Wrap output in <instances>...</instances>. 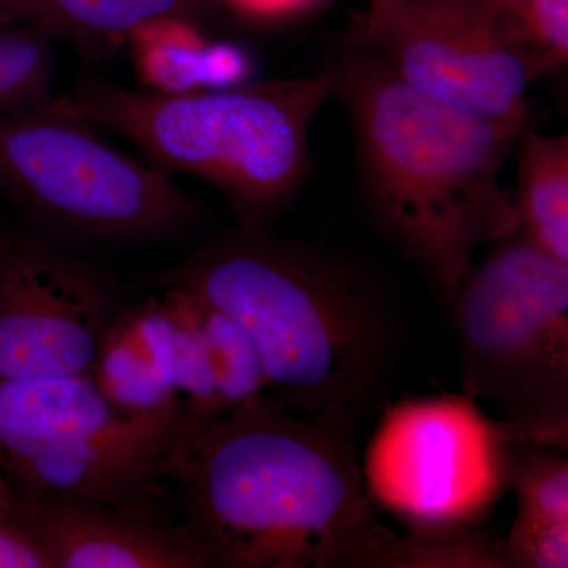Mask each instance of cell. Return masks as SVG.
Masks as SVG:
<instances>
[{
    "label": "cell",
    "instance_id": "6da1fadb",
    "mask_svg": "<svg viewBox=\"0 0 568 568\" xmlns=\"http://www.w3.org/2000/svg\"><path fill=\"white\" fill-rule=\"evenodd\" d=\"M364 422L256 395L175 450V510L212 568H398L402 536L365 488Z\"/></svg>",
    "mask_w": 568,
    "mask_h": 568
},
{
    "label": "cell",
    "instance_id": "7a4b0ae2",
    "mask_svg": "<svg viewBox=\"0 0 568 568\" xmlns=\"http://www.w3.org/2000/svg\"><path fill=\"white\" fill-rule=\"evenodd\" d=\"M138 283L197 295L241 325L265 395L284 409L338 407L366 418L386 398L398 312L383 283L345 254L237 223Z\"/></svg>",
    "mask_w": 568,
    "mask_h": 568
},
{
    "label": "cell",
    "instance_id": "3957f363",
    "mask_svg": "<svg viewBox=\"0 0 568 568\" xmlns=\"http://www.w3.org/2000/svg\"><path fill=\"white\" fill-rule=\"evenodd\" d=\"M327 70L362 211L452 310L478 250L518 231L500 174L523 133L417 91L353 37Z\"/></svg>",
    "mask_w": 568,
    "mask_h": 568
},
{
    "label": "cell",
    "instance_id": "277c9868",
    "mask_svg": "<svg viewBox=\"0 0 568 568\" xmlns=\"http://www.w3.org/2000/svg\"><path fill=\"white\" fill-rule=\"evenodd\" d=\"M332 99L327 67L305 77L183 93L136 91L81 74L61 102L145 162L213 186L237 223L268 227L313 170L310 130Z\"/></svg>",
    "mask_w": 568,
    "mask_h": 568
},
{
    "label": "cell",
    "instance_id": "5b68a950",
    "mask_svg": "<svg viewBox=\"0 0 568 568\" xmlns=\"http://www.w3.org/2000/svg\"><path fill=\"white\" fill-rule=\"evenodd\" d=\"M173 179L112 148L59 99L0 114V197L52 241L152 244L192 233L207 211Z\"/></svg>",
    "mask_w": 568,
    "mask_h": 568
},
{
    "label": "cell",
    "instance_id": "8992f818",
    "mask_svg": "<svg viewBox=\"0 0 568 568\" xmlns=\"http://www.w3.org/2000/svg\"><path fill=\"white\" fill-rule=\"evenodd\" d=\"M463 395L487 402L515 439L568 446V264L525 235L491 244L452 306Z\"/></svg>",
    "mask_w": 568,
    "mask_h": 568
},
{
    "label": "cell",
    "instance_id": "52a82bcc",
    "mask_svg": "<svg viewBox=\"0 0 568 568\" xmlns=\"http://www.w3.org/2000/svg\"><path fill=\"white\" fill-rule=\"evenodd\" d=\"M173 447L119 416L91 375L0 379V476L14 499L178 519Z\"/></svg>",
    "mask_w": 568,
    "mask_h": 568
},
{
    "label": "cell",
    "instance_id": "ba28073f",
    "mask_svg": "<svg viewBox=\"0 0 568 568\" xmlns=\"http://www.w3.org/2000/svg\"><path fill=\"white\" fill-rule=\"evenodd\" d=\"M510 426L465 395L406 399L384 409L362 459L369 499L405 532H463L507 491Z\"/></svg>",
    "mask_w": 568,
    "mask_h": 568
},
{
    "label": "cell",
    "instance_id": "9c48e42d",
    "mask_svg": "<svg viewBox=\"0 0 568 568\" xmlns=\"http://www.w3.org/2000/svg\"><path fill=\"white\" fill-rule=\"evenodd\" d=\"M353 39L417 91L523 133L544 77L500 0H373Z\"/></svg>",
    "mask_w": 568,
    "mask_h": 568
},
{
    "label": "cell",
    "instance_id": "30bf717a",
    "mask_svg": "<svg viewBox=\"0 0 568 568\" xmlns=\"http://www.w3.org/2000/svg\"><path fill=\"white\" fill-rule=\"evenodd\" d=\"M125 305L118 275L31 226L0 224V379L89 375Z\"/></svg>",
    "mask_w": 568,
    "mask_h": 568
},
{
    "label": "cell",
    "instance_id": "8fae6325",
    "mask_svg": "<svg viewBox=\"0 0 568 568\" xmlns=\"http://www.w3.org/2000/svg\"><path fill=\"white\" fill-rule=\"evenodd\" d=\"M11 521L50 568H212L189 526L97 503L14 499Z\"/></svg>",
    "mask_w": 568,
    "mask_h": 568
},
{
    "label": "cell",
    "instance_id": "7c38bea8",
    "mask_svg": "<svg viewBox=\"0 0 568 568\" xmlns=\"http://www.w3.org/2000/svg\"><path fill=\"white\" fill-rule=\"evenodd\" d=\"M152 291L111 321L89 375L119 416L163 437L174 454L189 424L173 324L162 294Z\"/></svg>",
    "mask_w": 568,
    "mask_h": 568
},
{
    "label": "cell",
    "instance_id": "4fadbf2b",
    "mask_svg": "<svg viewBox=\"0 0 568 568\" xmlns=\"http://www.w3.org/2000/svg\"><path fill=\"white\" fill-rule=\"evenodd\" d=\"M156 291L174 328L189 443L246 399L265 395L267 379L241 325L197 295L178 287Z\"/></svg>",
    "mask_w": 568,
    "mask_h": 568
},
{
    "label": "cell",
    "instance_id": "5bb4252c",
    "mask_svg": "<svg viewBox=\"0 0 568 568\" xmlns=\"http://www.w3.org/2000/svg\"><path fill=\"white\" fill-rule=\"evenodd\" d=\"M507 488L517 496V518L500 558L508 568L568 566V459L562 450L508 440Z\"/></svg>",
    "mask_w": 568,
    "mask_h": 568
},
{
    "label": "cell",
    "instance_id": "9a60e30c",
    "mask_svg": "<svg viewBox=\"0 0 568 568\" xmlns=\"http://www.w3.org/2000/svg\"><path fill=\"white\" fill-rule=\"evenodd\" d=\"M148 91L183 93L237 84L244 62L234 50L211 47L197 24L181 20L151 22L126 39Z\"/></svg>",
    "mask_w": 568,
    "mask_h": 568
},
{
    "label": "cell",
    "instance_id": "2e32d148",
    "mask_svg": "<svg viewBox=\"0 0 568 568\" xmlns=\"http://www.w3.org/2000/svg\"><path fill=\"white\" fill-rule=\"evenodd\" d=\"M518 233L568 264V134L518 138Z\"/></svg>",
    "mask_w": 568,
    "mask_h": 568
},
{
    "label": "cell",
    "instance_id": "e0dca14e",
    "mask_svg": "<svg viewBox=\"0 0 568 568\" xmlns=\"http://www.w3.org/2000/svg\"><path fill=\"white\" fill-rule=\"evenodd\" d=\"M209 0H48L39 22L52 40L92 52L108 41L129 39L138 29L162 20L200 24Z\"/></svg>",
    "mask_w": 568,
    "mask_h": 568
},
{
    "label": "cell",
    "instance_id": "ac0fdd59",
    "mask_svg": "<svg viewBox=\"0 0 568 568\" xmlns=\"http://www.w3.org/2000/svg\"><path fill=\"white\" fill-rule=\"evenodd\" d=\"M51 41L39 26H0V114L54 100Z\"/></svg>",
    "mask_w": 568,
    "mask_h": 568
},
{
    "label": "cell",
    "instance_id": "d6986e66",
    "mask_svg": "<svg viewBox=\"0 0 568 568\" xmlns=\"http://www.w3.org/2000/svg\"><path fill=\"white\" fill-rule=\"evenodd\" d=\"M541 73L567 65L568 0H500Z\"/></svg>",
    "mask_w": 568,
    "mask_h": 568
},
{
    "label": "cell",
    "instance_id": "ffe728a7",
    "mask_svg": "<svg viewBox=\"0 0 568 568\" xmlns=\"http://www.w3.org/2000/svg\"><path fill=\"white\" fill-rule=\"evenodd\" d=\"M0 568H50L41 549L10 517L0 519Z\"/></svg>",
    "mask_w": 568,
    "mask_h": 568
},
{
    "label": "cell",
    "instance_id": "44dd1931",
    "mask_svg": "<svg viewBox=\"0 0 568 568\" xmlns=\"http://www.w3.org/2000/svg\"><path fill=\"white\" fill-rule=\"evenodd\" d=\"M48 0H0V26H37Z\"/></svg>",
    "mask_w": 568,
    "mask_h": 568
},
{
    "label": "cell",
    "instance_id": "7402d4cb",
    "mask_svg": "<svg viewBox=\"0 0 568 568\" xmlns=\"http://www.w3.org/2000/svg\"><path fill=\"white\" fill-rule=\"evenodd\" d=\"M239 9L254 14L284 13L304 6L308 0H231Z\"/></svg>",
    "mask_w": 568,
    "mask_h": 568
},
{
    "label": "cell",
    "instance_id": "603a6c76",
    "mask_svg": "<svg viewBox=\"0 0 568 568\" xmlns=\"http://www.w3.org/2000/svg\"><path fill=\"white\" fill-rule=\"evenodd\" d=\"M11 508H13V493H11L6 478L0 476V519L9 518Z\"/></svg>",
    "mask_w": 568,
    "mask_h": 568
}]
</instances>
